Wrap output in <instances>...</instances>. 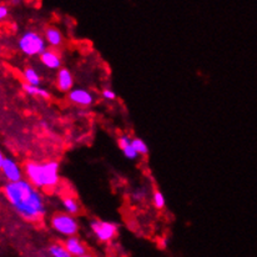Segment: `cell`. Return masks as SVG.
<instances>
[{
	"label": "cell",
	"instance_id": "20",
	"mask_svg": "<svg viewBox=\"0 0 257 257\" xmlns=\"http://www.w3.org/2000/svg\"><path fill=\"white\" fill-rule=\"evenodd\" d=\"M101 95L105 100H107V101H114V100L116 99V92L111 89H104Z\"/></svg>",
	"mask_w": 257,
	"mask_h": 257
},
{
	"label": "cell",
	"instance_id": "11",
	"mask_svg": "<svg viewBox=\"0 0 257 257\" xmlns=\"http://www.w3.org/2000/svg\"><path fill=\"white\" fill-rule=\"evenodd\" d=\"M44 39H45L46 44H49L53 48H60L64 43L63 33L55 27L46 28L45 33H44Z\"/></svg>",
	"mask_w": 257,
	"mask_h": 257
},
{
	"label": "cell",
	"instance_id": "18",
	"mask_svg": "<svg viewBox=\"0 0 257 257\" xmlns=\"http://www.w3.org/2000/svg\"><path fill=\"white\" fill-rule=\"evenodd\" d=\"M148 196V190L145 187H138V189L134 190V192L131 194V197H133L134 201L141 202L146 199Z\"/></svg>",
	"mask_w": 257,
	"mask_h": 257
},
{
	"label": "cell",
	"instance_id": "15",
	"mask_svg": "<svg viewBox=\"0 0 257 257\" xmlns=\"http://www.w3.org/2000/svg\"><path fill=\"white\" fill-rule=\"evenodd\" d=\"M131 145H133L134 150L139 154V155H148L149 154V146L143 139L140 138H133L131 139Z\"/></svg>",
	"mask_w": 257,
	"mask_h": 257
},
{
	"label": "cell",
	"instance_id": "9",
	"mask_svg": "<svg viewBox=\"0 0 257 257\" xmlns=\"http://www.w3.org/2000/svg\"><path fill=\"white\" fill-rule=\"evenodd\" d=\"M56 86L60 91L70 92L74 89V76L66 68H61L56 74Z\"/></svg>",
	"mask_w": 257,
	"mask_h": 257
},
{
	"label": "cell",
	"instance_id": "2",
	"mask_svg": "<svg viewBox=\"0 0 257 257\" xmlns=\"http://www.w3.org/2000/svg\"><path fill=\"white\" fill-rule=\"evenodd\" d=\"M27 180L38 190L54 189L59 184V164L56 161L35 163L29 161L24 168Z\"/></svg>",
	"mask_w": 257,
	"mask_h": 257
},
{
	"label": "cell",
	"instance_id": "6",
	"mask_svg": "<svg viewBox=\"0 0 257 257\" xmlns=\"http://www.w3.org/2000/svg\"><path fill=\"white\" fill-rule=\"evenodd\" d=\"M68 99L70 100L73 104L79 105V106L87 107L92 105L95 97L91 91L87 89H83V87H74L70 92L68 94Z\"/></svg>",
	"mask_w": 257,
	"mask_h": 257
},
{
	"label": "cell",
	"instance_id": "21",
	"mask_svg": "<svg viewBox=\"0 0 257 257\" xmlns=\"http://www.w3.org/2000/svg\"><path fill=\"white\" fill-rule=\"evenodd\" d=\"M8 14H9V10H8V8L4 7V5H0V22H2V20H4L5 18L8 17Z\"/></svg>",
	"mask_w": 257,
	"mask_h": 257
},
{
	"label": "cell",
	"instance_id": "16",
	"mask_svg": "<svg viewBox=\"0 0 257 257\" xmlns=\"http://www.w3.org/2000/svg\"><path fill=\"white\" fill-rule=\"evenodd\" d=\"M49 253L51 257H71L70 253L65 248V246L60 245V243H53L49 247Z\"/></svg>",
	"mask_w": 257,
	"mask_h": 257
},
{
	"label": "cell",
	"instance_id": "22",
	"mask_svg": "<svg viewBox=\"0 0 257 257\" xmlns=\"http://www.w3.org/2000/svg\"><path fill=\"white\" fill-rule=\"evenodd\" d=\"M4 161H5V158H4V155H3L2 150H0V170H2V166H3V164H4Z\"/></svg>",
	"mask_w": 257,
	"mask_h": 257
},
{
	"label": "cell",
	"instance_id": "8",
	"mask_svg": "<svg viewBox=\"0 0 257 257\" xmlns=\"http://www.w3.org/2000/svg\"><path fill=\"white\" fill-rule=\"evenodd\" d=\"M40 61L45 68H48L49 70H60L61 65H63V60H61V56L58 51H55L54 49H48L45 50L42 55L39 56Z\"/></svg>",
	"mask_w": 257,
	"mask_h": 257
},
{
	"label": "cell",
	"instance_id": "23",
	"mask_svg": "<svg viewBox=\"0 0 257 257\" xmlns=\"http://www.w3.org/2000/svg\"><path fill=\"white\" fill-rule=\"evenodd\" d=\"M80 257H95V256L91 255V253L87 252V253H85V255H84V256H80Z\"/></svg>",
	"mask_w": 257,
	"mask_h": 257
},
{
	"label": "cell",
	"instance_id": "4",
	"mask_svg": "<svg viewBox=\"0 0 257 257\" xmlns=\"http://www.w3.org/2000/svg\"><path fill=\"white\" fill-rule=\"evenodd\" d=\"M50 223L54 231L60 233L61 236H65L66 238L76 236V233L79 232L78 220L66 212H59V214L54 215L51 217Z\"/></svg>",
	"mask_w": 257,
	"mask_h": 257
},
{
	"label": "cell",
	"instance_id": "17",
	"mask_svg": "<svg viewBox=\"0 0 257 257\" xmlns=\"http://www.w3.org/2000/svg\"><path fill=\"white\" fill-rule=\"evenodd\" d=\"M153 204H154V206H155L156 209H159V210H161V209H164V207H165L166 199H165V196H164L163 192L159 191V190L154 191Z\"/></svg>",
	"mask_w": 257,
	"mask_h": 257
},
{
	"label": "cell",
	"instance_id": "3",
	"mask_svg": "<svg viewBox=\"0 0 257 257\" xmlns=\"http://www.w3.org/2000/svg\"><path fill=\"white\" fill-rule=\"evenodd\" d=\"M18 45L20 51L27 56H40L44 51L48 50L45 39L37 32L24 33L20 37Z\"/></svg>",
	"mask_w": 257,
	"mask_h": 257
},
{
	"label": "cell",
	"instance_id": "19",
	"mask_svg": "<svg viewBox=\"0 0 257 257\" xmlns=\"http://www.w3.org/2000/svg\"><path fill=\"white\" fill-rule=\"evenodd\" d=\"M121 151H122V154H124L125 158L128 159V160H136V159L139 158V154L134 150V148L131 144L130 145L125 146L124 149H121Z\"/></svg>",
	"mask_w": 257,
	"mask_h": 257
},
{
	"label": "cell",
	"instance_id": "1",
	"mask_svg": "<svg viewBox=\"0 0 257 257\" xmlns=\"http://www.w3.org/2000/svg\"><path fill=\"white\" fill-rule=\"evenodd\" d=\"M4 194L15 211L28 221H39L46 214L45 200L40 190L33 186L28 180L8 182Z\"/></svg>",
	"mask_w": 257,
	"mask_h": 257
},
{
	"label": "cell",
	"instance_id": "10",
	"mask_svg": "<svg viewBox=\"0 0 257 257\" xmlns=\"http://www.w3.org/2000/svg\"><path fill=\"white\" fill-rule=\"evenodd\" d=\"M64 246L70 253L71 257H80L87 253V248L85 243L78 237V236H73V237H68L64 241Z\"/></svg>",
	"mask_w": 257,
	"mask_h": 257
},
{
	"label": "cell",
	"instance_id": "13",
	"mask_svg": "<svg viewBox=\"0 0 257 257\" xmlns=\"http://www.w3.org/2000/svg\"><path fill=\"white\" fill-rule=\"evenodd\" d=\"M23 78H24L25 84L32 86H40L42 84V76L39 75L34 68H27L23 73Z\"/></svg>",
	"mask_w": 257,
	"mask_h": 257
},
{
	"label": "cell",
	"instance_id": "12",
	"mask_svg": "<svg viewBox=\"0 0 257 257\" xmlns=\"http://www.w3.org/2000/svg\"><path fill=\"white\" fill-rule=\"evenodd\" d=\"M61 205L64 207V211L66 214L71 215V216H76L80 212V204L78 202V200L75 197H71V196H66L61 200Z\"/></svg>",
	"mask_w": 257,
	"mask_h": 257
},
{
	"label": "cell",
	"instance_id": "5",
	"mask_svg": "<svg viewBox=\"0 0 257 257\" xmlns=\"http://www.w3.org/2000/svg\"><path fill=\"white\" fill-rule=\"evenodd\" d=\"M117 225L111 221H102V220H92L90 222V230L92 231L95 237L100 242H110L114 240L117 233Z\"/></svg>",
	"mask_w": 257,
	"mask_h": 257
},
{
	"label": "cell",
	"instance_id": "14",
	"mask_svg": "<svg viewBox=\"0 0 257 257\" xmlns=\"http://www.w3.org/2000/svg\"><path fill=\"white\" fill-rule=\"evenodd\" d=\"M23 89L27 94L32 95V96H38V97H43V99H49L50 97V94H49L48 90L43 89L40 86H32L28 85V84H23Z\"/></svg>",
	"mask_w": 257,
	"mask_h": 257
},
{
	"label": "cell",
	"instance_id": "7",
	"mask_svg": "<svg viewBox=\"0 0 257 257\" xmlns=\"http://www.w3.org/2000/svg\"><path fill=\"white\" fill-rule=\"evenodd\" d=\"M2 171L9 182L20 181V180H23V175H24L19 164L10 158H5L4 164L2 166Z\"/></svg>",
	"mask_w": 257,
	"mask_h": 257
}]
</instances>
